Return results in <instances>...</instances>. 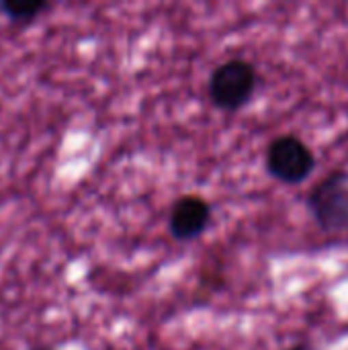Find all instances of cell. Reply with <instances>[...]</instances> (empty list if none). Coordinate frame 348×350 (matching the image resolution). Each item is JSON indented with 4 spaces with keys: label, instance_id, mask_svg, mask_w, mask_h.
Returning <instances> with one entry per match:
<instances>
[{
    "label": "cell",
    "instance_id": "cell-3",
    "mask_svg": "<svg viewBox=\"0 0 348 350\" xmlns=\"http://www.w3.org/2000/svg\"><path fill=\"white\" fill-rule=\"evenodd\" d=\"M265 164L275 180L299 185L314 172L316 156L297 135H279L269 144Z\"/></svg>",
    "mask_w": 348,
    "mask_h": 350
},
{
    "label": "cell",
    "instance_id": "cell-1",
    "mask_svg": "<svg viewBox=\"0 0 348 350\" xmlns=\"http://www.w3.org/2000/svg\"><path fill=\"white\" fill-rule=\"evenodd\" d=\"M258 74L254 64L242 57L219 64L209 78V98L222 111H238L246 107L256 90Z\"/></svg>",
    "mask_w": 348,
    "mask_h": 350
},
{
    "label": "cell",
    "instance_id": "cell-4",
    "mask_svg": "<svg viewBox=\"0 0 348 350\" xmlns=\"http://www.w3.org/2000/svg\"><path fill=\"white\" fill-rule=\"evenodd\" d=\"M211 224V205L197 195L180 197L168 215V230L178 242H191L205 234Z\"/></svg>",
    "mask_w": 348,
    "mask_h": 350
},
{
    "label": "cell",
    "instance_id": "cell-2",
    "mask_svg": "<svg viewBox=\"0 0 348 350\" xmlns=\"http://www.w3.org/2000/svg\"><path fill=\"white\" fill-rule=\"evenodd\" d=\"M308 207L320 230L348 232V170H332L308 195Z\"/></svg>",
    "mask_w": 348,
    "mask_h": 350
},
{
    "label": "cell",
    "instance_id": "cell-7",
    "mask_svg": "<svg viewBox=\"0 0 348 350\" xmlns=\"http://www.w3.org/2000/svg\"><path fill=\"white\" fill-rule=\"evenodd\" d=\"M27 350H53L51 347H47V345H35V347H31V349Z\"/></svg>",
    "mask_w": 348,
    "mask_h": 350
},
{
    "label": "cell",
    "instance_id": "cell-6",
    "mask_svg": "<svg viewBox=\"0 0 348 350\" xmlns=\"http://www.w3.org/2000/svg\"><path fill=\"white\" fill-rule=\"evenodd\" d=\"M287 350H320V349H318V347H314V345H310V342H299V345L289 347Z\"/></svg>",
    "mask_w": 348,
    "mask_h": 350
},
{
    "label": "cell",
    "instance_id": "cell-5",
    "mask_svg": "<svg viewBox=\"0 0 348 350\" xmlns=\"http://www.w3.org/2000/svg\"><path fill=\"white\" fill-rule=\"evenodd\" d=\"M53 8V2L47 0H37V2H10V0H0V16L16 29L31 27L41 14Z\"/></svg>",
    "mask_w": 348,
    "mask_h": 350
}]
</instances>
